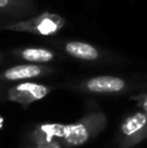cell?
<instances>
[{
    "mask_svg": "<svg viewBox=\"0 0 147 148\" xmlns=\"http://www.w3.org/2000/svg\"><path fill=\"white\" fill-rule=\"evenodd\" d=\"M63 26H64V20L61 17H59L57 14H52V13H44L29 21L18 22L16 25H8L5 26V29L49 35V34H55L56 31H59Z\"/></svg>",
    "mask_w": 147,
    "mask_h": 148,
    "instance_id": "1",
    "label": "cell"
},
{
    "mask_svg": "<svg viewBox=\"0 0 147 148\" xmlns=\"http://www.w3.org/2000/svg\"><path fill=\"white\" fill-rule=\"evenodd\" d=\"M48 92V88L38 83H21L18 86L13 87L8 91L9 100L16 103H20L22 105H27L36 100L44 97Z\"/></svg>",
    "mask_w": 147,
    "mask_h": 148,
    "instance_id": "2",
    "label": "cell"
},
{
    "mask_svg": "<svg viewBox=\"0 0 147 148\" xmlns=\"http://www.w3.org/2000/svg\"><path fill=\"white\" fill-rule=\"evenodd\" d=\"M86 86L94 92H119L125 87V82L117 77H96L90 79Z\"/></svg>",
    "mask_w": 147,
    "mask_h": 148,
    "instance_id": "3",
    "label": "cell"
},
{
    "mask_svg": "<svg viewBox=\"0 0 147 148\" xmlns=\"http://www.w3.org/2000/svg\"><path fill=\"white\" fill-rule=\"evenodd\" d=\"M65 51L73 57L81 60H95L98 59V51L93 46L82 42H70L65 46Z\"/></svg>",
    "mask_w": 147,
    "mask_h": 148,
    "instance_id": "4",
    "label": "cell"
},
{
    "mask_svg": "<svg viewBox=\"0 0 147 148\" xmlns=\"http://www.w3.org/2000/svg\"><path fill=\"white\" fill-rule=\"evenodd\" d=\"M42 73V69L36 65H18L13 66L10 69L5 70L3 74V78L8 81H18V79H26L33 78Z\"/></svg>",
    "mask_w": 147,
    "mask_h": 148,
    "instance_id": "5",
    "label": "cell"
},
{
    "mask_svg": "<svg viewBox=\"0 0 147 148\" xmlns=\"http://www.w3.org/2000/svg\"><path fill=\"white\" fill-rule=\"evenodd\" d=\"M64 138L72 146H80L89 139V131L83 123L68 125L64 127Z\"/></svg>",
    "mask_w": 147,
    "mask_h": 148,
    "instance_id": "6",
    "label": "cell"
},
{
    "mask_svg": "<svg viewBox=\"0 0 147 148\" xmlns=\"http://www.w3.org/2000/svg\"><path fill=\"white\" fill-rule=\"evenodd\" d=\"M147 123V116L143 113H137V114L129 117L122 125V133L126 136L134 135L139 130H142Z\"/></svg>",
    "mask_w": 147,
    "mask_h": 148,
    "instance_id": "7",
    "label": "cell"
},
{
    "mask_svg": "<svg viewBox=\"0 0 147 148\" xmlns=\"http://www.w3.org/2000/svg\"><path fill=\"white\" fill-rule=\"evenodd\" d=\"M22 57L31 62H47L54 59V53L44 48H27L21 52Z\"/></svg>",
    "mask_w": 147,
    "mask_h": 148,
    "instance_id": "8",
    "label": "cell"
},
{
    "mask_svg": "<svg viewBox=\"0 0 147 148\" xmlns=\"http://www.w3.org/2000/svg\"><path fill=\"white\" fill-rule=\"evenodd\" d=\"M64 127L61 125H44L41 127L42 136H47V140L51 136H64Z\"/></svg>",
    "mask_w": 147,
    "mask_h": 148,
    "instance_id": "9",
    "label": "cell"
},
{
    "mask_svg": "<svg viewBox=\"0 0 147 148\" xmlns=\"http://www.w3.org/2000/svg\"><path fill=\"white\" fill-rule=\"evenodd\" d=\"M10 5V0H0V9L8 8Z\"/></svg>",
    "mask_w": 147,
    "mask_h": 148,
    "instance_id": "10",
    "label": "cell"
},
{
    "mask_svg": "<svg viewBox=\"0 0 147 148\" xmlns=\"http://www.w3.org/2000/svg\"><path fill=\"white\" fill-rule=\"evenodd\" d=\"M3 123H4V120H3V117L0 116V129L3 127Z\"/></svg>",
    "mask_w": 147,
    "mask_h": 148,
    "instance_id": "11",
    "label": "cell"
},
{
    "mask_svg": "<svg viewBox=\"0 0 147 148\" xmlns=\"http://www.w3.org/2000/svg\"><path fill=\"white\" fill-rule=\"evenodd\" d=\"M143 108H145V110H146V112H147V100H146V101H145V103H143Z\"/></svg>",
    "mask_w": 147,
    "mask_h": 148,
    "instance_id": "12",
    "label": "cell"
}]
</instances>
